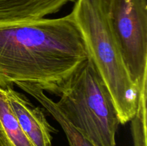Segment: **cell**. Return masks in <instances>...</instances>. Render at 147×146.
Here are the masks:
<instances>
[{
	"instance_id": "cell-1",
	"label": "cell",
	"mask_w": 147,
	"mask_h": 146,
	"mask_svg": "<svg viewBox=\"0 0 147 146\" xmlns=\"http://www.w3.org/2000/svg\"><path fill=\"white\" fill-rule=\"evenodd\" d=\"M88 56L70 13L59 18L0 21V87L30 83L58 95Z\"/></svg>"
},
{
	"instance_id": "cell-2",
	"label": "cell",
	"mask_w": 147,
	"mask_h": 146,
	"mask_svg": "<svg viewBox=\"0 0 147 146\" xmlns=\"http://www.w3.org/2000/svg\"><path fill=\"white\" fill-rule=\"evenodd\" d=\"M70 14L84 39L89 57L111 94L120 124L125 125L136 114L140 90L123 61L111 27L108 4L103 0H77Z\"/></svg>"
},
{
	"instance_id": "cell-3",
	"label": "cell",
	"mask_w": 147,
	"mask_h": 146,
	"mask_svg": "<svg viewBox=\"0 0 147 146\" xmlns=\"http://www.w3.org/2000/svg\"><path fill=\"white\" fill-rule=\"evenodd\" d=\"M57 96V107L95 146H116L117 110L89 56L63 83Z\"/></svg>"
},
{
	"instance_id": "cell-4",
	"label": "cell",
	"mask_w": 147,
	"mask_h": 146,
	"mask_svg": "<svg viewBox=\"0 0 147 146\" xmlns=\"http://www.w3.org/2000/svg\"><path fill=\"white\" fill-rule=\"evenodd\" d=\"M111 27L132 81L147 77V0H109Z\"/></svg>"
},
{
	"instance_id": "cell-5",
	"label": "cell",
	"mask_w": 147,
	"mask_h": 146,
	"mask_svg": "<svg viewBox=\"0 0 147 146\" xmlns=\"http://www.w3.org/2000/svg\"><path fill=\"white\" fill-rule=\"evenodd\" d=\"M10 106L23 132L34 146H52L53 133H57L47 121L42 108L34 106L12 85L4 87Z\"/></svg>"
},
{
	"instance_id": "cell-6",
	"label": "cell",
	"mask_w": 147,
	"mask_h": 146,
	"mask_svg": "<svg viewBox=\"0 0 147 146\" xmlns=\"http://www.w3.org/2000/svg\"><path fill=\"white\" fill-rule=\"evenodd\" d=\"M75 0H0V21L35 19L60 11Z\"/></svg>"
},
{
	"instance_id": "cell-7",
	"label": "cell",
	"mask_w": 147,
	"mask_h": 146,
	"mask_svg": "<svg viewBox=\"0 0 147 146\" xmlns=\"http://www.w3.org/2000/svg\"><path fill=\"white\" fill-rule=\"evenodd\" d=\"M14 84L37 100L59 123L65 134L69 146H95L80 130L68 121L57 107L55 102L49 97L40 87L25 82H16Z\"/></svg>"
},
{
	"instance_id": "cell-8",
	"label": "cell",
	"mask_w": 147,
	"mask_h": 146,
	"mask_svg": "<svg viewBox=\"0 0 147 146\" xmlns=\"http://www.w3.org/2000/svg\"><path fill=\"white\" fill-rule=\"evenodd\" d=\"M0 146H34L20 127L2 87H0Z\"/></svg>"
},
{
	"instance_id": "cell-9",
	"label": "cell",
	"mask_w": 147,
	"mask_h": 146,
	"mask_svg": "<svg viewBox=\"0 0 147 146\" xmlns=\"http://www.w3.org/2000/svg\"><path fill=\"white\" fill-rule=\"evenodd\" d=\"M103 1H104L106 4H108V2H109V0H103Z\"/></svg>"
}]
</instances>
